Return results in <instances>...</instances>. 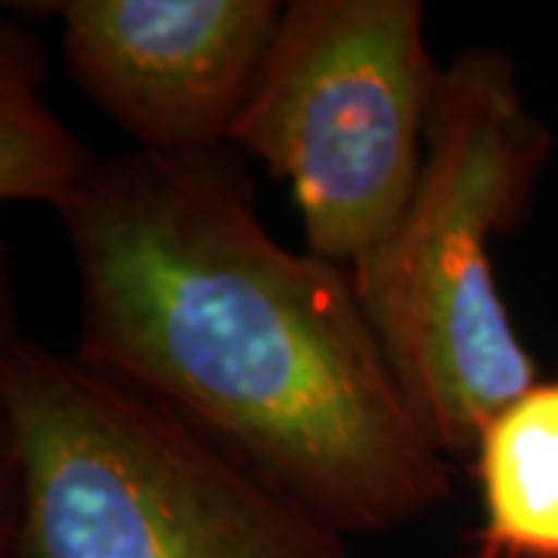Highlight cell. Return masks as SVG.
<instances>
[{
    "instance_id": "obj_1",
    "label": "cell",
    "mask_w": 558,
    "mask_h": 558,
    "mask_svg": "<svg viewBox=\"0 0 558 558\" xmlns=\"http://www.w3.org/2000/svg\"><path fill=\"white\" fill-rule=\"evenodd\" d=\"M60 218L84 363L159 400L341 537L450 499L453 472L351 270L279 245L227 146L100 161Z\"/></svg>"
},
{
    "instance_id": "obj_2",
    "label": "cell",
    "mask_w": 558,
    "mask_h": 558,
    "mask_svg": "<svg viewBox=\"0 0 558 558\" xmlns=\"http://www.w3.org/2000/svg\"><path fill=\"white\" fill-rule=\"evenodd\" d=\"M13 558H354L344 537L116 376L7 336Z\"/></svg>"
},
{
    "instance_id": "obj_3",
    "label": "cell",
    "mask_w": 558,
    "mask_h": 558,
    "mask_svg": "<svg viewBox=\"0 0 558 558\" xmlns=\"http://www.w3.org/2000/svg\"><path fill=\"white\" fill-rule=\"evenodd\" d=\"M553 134L512 60L472 47L444 69L416 190L395 230L351 270L400 391L444 457L472 459L502 407L537 385L499 295L490 242L527 215Z\"/></svg>"
},
{
    "instance_id": "obj_4",
    "label": "cell",
    "mask_w": 558,
    "mask_h": 558,
    "mask_svg": "<svg viewBox=\"0 0 558 558\" xmlns=\"http://www.w3.org/2000/svg\"><path fill=\"white\" fill-rule=\"evenodd\" d=\"M440 75L416 0H292L227 143L289 186L311 255L354 270L416 190Z\"/></svg>"
},
{
    "instance_id": "obj_5",
    "label": "cell",
    "mask_w": 558,
    "mask_h": 558,
    "mask_svg": "<svg viewBox=\"0 0 558 558\" xmlns=\"http://www.w3.org/2000/svg\"><path fill=\"white\" fill-rule=\"evenodd\" d=\"M62 57L140 149L227 146L282 7L274 0H65Z\"/></svg>"
},
{
    "instance_id": "obj_6",
    "label": "cell",
    "mask_w": 558,
    "mask_h": 558,
    "mask_svg": "<svg viewBox=\"0 0 558 558\" xmlns=\"http://www.w3.org/2000/svg\"><path fill=\"white\" fill-rule=\"evenodd\" d=\"M472 462L481 494L472 558H558V379L502 407Z\"/></svg>"
},
{
    "instance_id": "obj_7",
    "label": "cell",
    "mask_w": 558,
    "mask_h": 558,
    "mask_svg": "<svg viewBox=\"0 0 558 558\" xmlns=\"http://www.w3.org/2000/svg\"><path fill=\"white\" fill-rule=\"evenodd\" d=\"M40 44L10 20L0 22V196L47 202L60 211L100 161L47 106Z\"/></svg>"
}]
</instances>
